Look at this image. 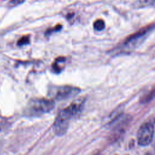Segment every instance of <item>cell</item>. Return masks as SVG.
Returning <instances> with one entry per match:
<instances>
[{
	"mask_svg": "<svg viewBox=\"0 0 155 155\" xmlns=\"http://www.w3.org/2000/svg\"><path fill=\"white\" fill-rule=\"evenodd\" d=\"M54 107V102L53 100L45 98H35L29 101L25 112L29 116H40L50 111Z\"/></svg>",
	"mask_w": 155,
	"mask_h": 155,
	"instance_id": "cell-1",
	"label": "cell"
},
{
	"mask_svg": "<svg viewBox=\"0 0 155 155\" xmlns=\"http://www.w3.org/2000/svg\"><path fill=\"white\" fill-rule=\"evenodd\" d=\"M73 117L74 116L67 107L61 110L53 124V129L54 133L58 136L64 134L68 128L70 119Z\"/></svg>",
	"mask_w": 155,
	"mask_h": 155,
	"instance_id": "cell-2",
	"label": "cell"
},
{
	"mask_svg": "<svg viewBox=\"0 0 155 155\" xmlns=\"http://www.w3.org/2000/svg\"><path fill=\"white\" fill-rule=\"evenodd\" d=\"M80 91V89L71 86H56L50 90V96L54 99L62 101L67 99L76 96Z\"/></svg>",
	"mask_w": 155,
	"mask_h": 155,
	"instance_id": "cell-3",
	"label": "cell"
},
{
	"mask_svg": "<svg viewBox=\"0 0 155 155\" xmlns=\"http://www.w3.org/2000/svg\"><path fill=\"white\" fill-rule=\"evenodd\" d=\"M154 134V127L150 122H145L139 127L137 139L138 143L141 146H147L151 142Z\"/></svg>",
	"mask_w": 155,
	"mask_h": 155,
	"instance_id": "cell-4",
	"label": "cell"
},
{
	"mask_svg": "<svg viewBox=\"0 0 155 155\" xmlns=\"http://www.w3.org/2000/svg\"><path fill=\"white\" fill-rule=\"evenodd\" d=\"M134 5L136 8H143L148 7H155V0H137Z\"/></svg>",
	"mask_w": 155,
	"mask_h": 155,
	"instance_id": "cell-5",
	"label": "cell"
},
{
	"mask_svg": "<svg viewBox=\"0 0 155 155\" xmlns=\"http://www.w3.org/2000/svg\"><path fill=\"white\" fill-rule=\"evenodd\" d=\"M64 61H65V59L64 58H59L56 60L55 62L53 65V69L54 70V72L59 73L61 71L62 67L61 66H59V64L60 63L64 62Z\"/></svg>",
	"mask_w": 155,
	"mask_h": 155,
	"instance_id": "cell-6",
	"label": "cell"
},
{
	"mask_svg": "<svg viewBox=\"0 0 155 155\" xmlns=\"http://www.w3.org/2000/svg\"><path fill=\"white\" fill-rule=\"evenodd\" d=\"M105 22L102 19H97L93 24L94 28L97 31H101L105 28Z\"/></svg>",
	"mask_w": 155,
	"mask_h": 155,
	"instance_id": "cell-7",
	"label": "cell"
},
{
	"mask_svg": "<svg viewBox=\"0 0 155 155\" xmlns=\"http://www.w3.org/2000/svg\"><path fill=\"white\" fill-rule=\"evenodd\" d=\"M25 1V0H10L8 3V5L10 7H15L22 4Z\"/></svg>",
	"mask_w": 155,
	"mask_h": 155,
	"instance_id": "cell-8",
	"label": "cell"
},
{
	"mask_svg": "<svg viewBox=\"0 0 155 155\" xmlns=\"http://www.w3.org/2000/svg\"><path fill=\"white\" fill-rule=\"evenodd\" d=\"M29 42V38L28 36H23L21 38L18 42V45H24L27 44Z\"/></svg>",
	"mask_w": 155,
	"mask_h": 155,
	"instance_id": "cell-9",
	"label": "cell"
}]
</instances>
